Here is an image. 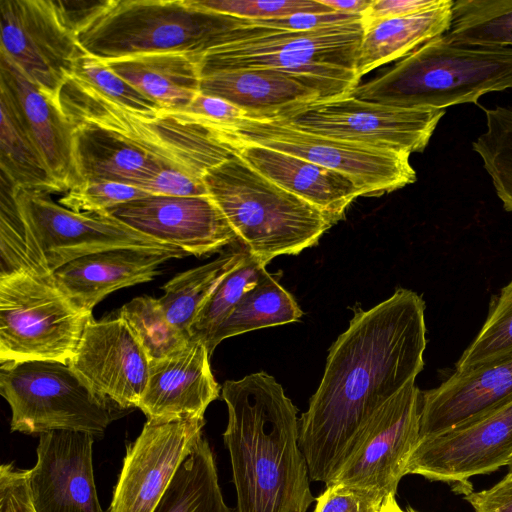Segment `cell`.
Masks as SVG:
<instances>
[{"label":"cell","mask_w":512,"mask_h":512,"mask_svg":"<svg viewBox=\"0 0 512 512\" xmlns=\"http://www.w3.org/2000/svg\"><path fill=\"white\" fill-rule=\"evenodd\" d=\"M422 391L409 382L382 404L363 428L352 452L329 484L396 495L419 441Z\"/></svg>","instance_id":"14"},{"label":"cell","mask_w":512,"mask_h":512,"mask_svg":"<svg viewBox=\"0 0 512 512\" xmlns=\"http://www.w3.org/2000/svg\"><path fill=\"white\" fill-rule=\"evenodd\" d=\"M153 512H233L224 501L214 454L204 437L182 462Z\"/></svg>","instance_id":"32"},{"label":"cell","mask_w":512,"mask_h":512,"mask_svg":"<svg viewBox=\"0 0 512 512\" xmlns=\"http://www.w3.org/2000/svg\"><path fill=\"white\" fill-rule=\"evenodd\" d=\"M58 101L73 127L105 131L195 178L204 179L210 169L237 155L218 129L192 113L136 110L74 76L61 88Z\"/></svg>","instance_id":"4"},{"label":"cell","mask_w":512,"mask_h":512,"mask_svg":"<svg viewBox=\"0 0 512 512\" xmlns=\"http://www.w3.org/2000/svg\"><path fill=\"white\" fill-rule=\"evenodd\" d=\"M182 257L166 251L111 249L79 257L57 269L53 276L57 286L75 306L92 313L108 294L149 282L161 273V264Z\"/></svg>","instance_id":"21"},{"label":"cell","mask_w":512,"mask_h":512,"mask_svg":"<svg viewBox=\"0 0 512 512\" xmlns=\"http://www.w3.org/2000/svg\"><path fill=\"white\" fill-rule=\"evenodd\" d=\"M105 214L188 255L210 254L238 240L209 195H148L119 205Z\"/></svg>","instance_id":"18"},{"label":"cell","mask_w":512,"mask_h":512,"mask_svg":"<svg viewBox=\"0 0 512 512\" xmlns=\"http://www.w3.org/2000/svg\"><path fill=\"white\" fill-rule=\"evenodd\" d=\"M511 460L512 397L444 431L419 438L406 475L465 488L469 478L492 473Z\"/></svg>","instance_id":"15"},{"label":"cell","mask_w":512,"mask_h":512,"mask_svg":"<svg viewBox=\"0 0 512 512\" xmlns=\"http://www.w3.org/2000/svg\"><path fill=\"white\" fill-rule=\"evenodd\" d=\"M508 472H512V460H511V462L508 464Z\"/></svg>","instance_id":"49"},{"label":"cell","mask_w":512,"mask_h":512,"mask_svg":"<svg viewBox=\"0 0 512 512\" xmlns=\"http://www.w3.org/2000/svg\"><path fill=\"white\" fill-rule=\"evenodd\" d=\"M0 53L58 100L84 54L57 1L0 0Z\"/></svg>","instance_id":"13"},{"label":"cell","mask_w":512,"mask_h":512,"mask_svg":"<svg viewBox=\"0 0 512 512\" xmlns=\"http://www.w3.org/2000/svg\"><path fill=\"white\" fill-rule=\"evenodd\" d=\"M448 0H373L362 14L363 26L440 7Z\"/></svg>","instance_id":"45"},{"label":"cell","mask_w":512,"mask_h":512,"mask_svg":"<svg viewBox=\"0 0 512 512\" xmlns=\"http://www.w3.org/2000/svg\"><path fill=\"white\" fill-rule=\"evenodd\" d=\"M303 312L292 295L268 272L248 290L215 331L206 347L211 356L226 338L300 320Z\"/></svg>","instance_id":"31"},{"label":"cell","mask_w":512,"mask_h":512,"mask_svg":"<svg viewBox=\"0 0 512 512\" xmlns=\"http://www.w3.org/2000/svg\"><path fill=\"white\" fill-rule=\"evenodd\" d=\"M118 315L126 321L150 362L171 355L191 339L170 323L159 299L150 296L132 299L123 305Z\"/></svg>","instance_id":"35"},{"label":"cell","mask_w":512,"mask_h":512,"mask_svg":"<svg viewBox=\"0 0 512 512\" xmlns=\"http://www.w3.org/2000/svg\"><path fill=\"white\" fill-rule=\"evenodd\" d=\"M444 114V109L396 107L350 93L272 120L313 134L410 155L426 148Z\"/></svg>","instance_id":"12"},{"label":"cell","mask_w":512,"mask_h":512,"mask_svg":"<svg viewBox=\"0 0 512 512\" xmlns=\"http://www.w3.org/2000/svg\"><path fill=\"white\" fill-rule=\"evenodd\" d=\"M73 76L84 80L103 94L130 108L145 112L161 109L156 103L113 72L103 61L85 52L76 63Z\"/></svg>","instance_id":"40"},{"label":"cell","mask_w":512,"mask_h":512,"mask_svg":"<svg viewBox=\"0 0 512 512\" xmlns=\"http://www.w3.org/2000/svg\"><path fill=\"white\" fill-rule=\"evenodd\" d=\"M322 4L330 7L335 12L345 14H359L370 6L373 0H319Z\"/></svg>","instance_id":"47"},{"label":"cell","mask_w":512,"mask_h":512,"mask_svg":"<svg viewBox=\"0 0 512 512\" xmlns=\"http://www.w3.org/2000/svg\"><path fill=\"white\" fill-rule=\"evenodd\" d=\"M512 397V353L422 391L420 436L444 431Z\"/></svg>","instance_id":"23"},{"label":"cell","mask_w":512,"mask_h":512,"mask_svg":"<svg viewBox=\"0 0 512 512\" xmlns=\"http://www.w3.org/2000/svg\"><path fill=\"white\" fill-rule=\"evenodd\" d=\"M194 4L217 13L246 20H268L297 13L335 12L319 0H193Z\"/></svg>","instance_id":"39"},{"label":"cell","mask_w":512,"mask_h":512,"mask_svg":"<svg viewBox=\"0 0 512 512\" xmlns=\"http://www.w3.org/2000/svg\"><path fill=\"white\" fill-rule=\"evenodd\" d=\"M185 111L219 128L235 125L246 118L245 112L229 101L201 92Z\"/></svg>","instance_id":"44"},{"label":"cell","mask_w":512,"mask_h":512,"mask_svg":"<svg viewBox=\"0 0 512 512\" xmlns=\"http://www.w3.org/2000/svg\"><path fill=\"white\" fill-rule=\"evenodd\" d=\"M512 353V281L501 289L476 338L456 363L455 373H466Z\"/></svg>","instance_id":"36"},{"label":"cell","mask_w":512,"mask_h":512,"mask_svg":"<svg viewBox=\"0 0 512 512\" xmlns=\"http://www.w3.org/2000/svg\"><path fill=\"white\" fill-rule=\"evenodd\" d=\"M266 264L250 254L245 261L231 271L219 284L206 302L191 328V337L209 341L234 307L267 272Z\"/></svg>","instance_id":"37"},{"label":"cell","mask_w":512,"mask_h":512,"mask_svg":"<svg viewBox=\"0 0 512 512\" xmlns=\"http://www.w3.org/2000/svg\"><path fill=\"white\" fill-rule=\"evenodd\" d=\"M0 394L11 408V431L29 435L64 430L97 439L130 411L95 392L68 364L55 361L2 363Z\"/></svg>","instance_id":"9"},{"label":"cell","mask_w":512,"mask_h":512,"mask_svg":"<svg viewBox=\"0 0 512 512\" xmlns=\"http://www.w3.org/2000/svg\"><path fill=\"white\" fill-rule=\"evenodd\" d=\"M216 128L230 144L260 145L340 172L365 197L390 193L417 179L409 154L313 134L278 120L245 118L235 125Z\"/></svg>","instance_id":"11"},{"label":"cell","mask_w":512,"mask_h":512,"mask_svg":"<svg viewBox=\"0 0 512 512\" xmlns=\"http://www.w3.org/2000/svg\"><path fill=\"white\" fill-rule=\"evenodd\" d=\"M248 254L244 247L226 251L215 260L184 271L168 281L162 287L164 295L159 302L170 323L191 336L192 325L206 302Z\"/></svg>","instance_id":"30"},{"label":"cell","mask_w":512,"mask_h":512,"mask_svg":"<svg viewBox=\"0 0 512 512\" xmlns=\"http://www.w3.org/2000/svg\"><path fill=\"white\" fill-rule=\"evenodd\" d=\"M200 92L222 98L246 118L272 120L295 109L328 99L307 81L273 69L216 71L201 75Z\"/></svg>","instance_id":"24"},{"label":"cell","mask_w":512,"mask_h":512,"mask_svg":"<svg viewBox=\"0 0 512 512\" xmlns=\"http://www.w3.org/2000/svg\"><path fill=\"white\" fill-rule=\"evenodd\" d=\"M454 1L419 13L379 20L363 26L357 57L359 79L372 70L404 58L423 44L447 33Z\"/></svg>","instance_id":"27"},{"label":"cell","mask_w":512,"mask_h":512,"mask_svg":"<svg viewBox=\"0 0 512 512\" xmlns=\"http://www.w3.org/2000/svg\"><path fill=\"white\" fill-rule=\"evenodd\" d=\"M0 83L14 96L27 128L63 194L81 184L74 154L75 129L59 101L30 81L2 53Z\"/></svg>","instance_id":"22"},{"label":"cell","mask_w":512,"mask_h":512,"mask_svg":"<svg viewBox=\"0 0 512 512\" xmlns=\"http://www.w3.org/2000/svg\"><path fill=\"white\" fill-rule=\"evenodd\" d=\"M236 512H307L316 501L299 446L297 408L276 379L256 372L222 386Z\"/></svg>","instance_id":"2"},{"label":"cell","mask_w":512,"mask_h":512,"mask_svg":"<svg viewBox=\"0 0 512 512\" xmlns=\"http://www.w3.org/2000/svg\"><path fill=\"white\" fill-rule=\"evenodd\" d=\"M0 512H37L29 491L28 470L1 465Z\"/></svg>","instance_id":"43"},{"label":"cell","mask_w":512,"mask_h":512,"mask_svg":"<svg viewBox=\"0 0 512 512\" xmlns=\"http://www.w3.org/2000/svg\"><path fill=\"white\" fill-rule=\"evenodd\" d=\"M204 342L196 337L171 355L150 362L146 390L139 409L147 419L204 417L220 387Z\"/></svg>","instance_id":"20"},{"label":"cell","mask_w":512,"mask_h":512,"mask_svg":"<svg viewBox=\"0 0 512 512\" xmlns=\"http://www.w3.org/2000/svg\"><path fill=\"white\" fill-rule=\"evenodd\" d=\"M381 512H387V508H386L385 502H384V506H383V509H382Z\"/></svg>","instance_id":"50"},{"label":"cell","mask_w":512,"mask_h":512,"mask_svg":"<svg viewBox=\"0 0 512 512\" xmlns=\"http://www.w3.org/2000/svg\"><path fill=\"white\" fill-rule=\"evenodd\" d=\"M508 88H512V49L459 45L441 36L351 94L396 107L445 110L478 104L484 94Z\"/></svg>","instance_id":"6"},{"label":"cell","mask_w":512,"mask_h":512,"mask_svg":"<svg viewBox=\"0 0 512 512\" xmlns=\"http://www.w3.org/2000/svg\"><path fill=\"white\" fill-rule=\"evenodd\" d=\"M68 365L95 392L126 410L138 408L150 361L121 317L87 323Z\"/></svg>","instance_id":"17"},{"label":"cell","mask_w":512,"mask_h":512,"mask_svg":"<svg viewBox=\"0 0 512 512\" xmlns=\"http://www.w3.org/2000/svg\"><path fill=\"white\" fill-rule=\"evenodd\" d=\"M208 195L238 241L264 264L295 255L319 241L334 220L319 208L273 183L238 155L204 176Z\"/></svg>","instance_id":"7"},{"label":"cell","mask_w":512,"mask_h":512,"mask_svg":"<svg viewBox=\"0 0 512 512\" xmlns=\"http://www.w3.org/2000/svg\"><path fill=\"white\" fill-rule=\"evenodd\" d=\"M149 195L170 197L206 196L204 179L195 178L173 167H163L139 186Z\"/></svg>","instance_id":"42"},{"label":"cell","mask_w":512,"mask_h":512,"mask_svg":"<svg viewBox=\"0 0 512 512\" xmlns=\"http://www.w3.org/2000/svg\"><path fill=\"white\" fill-rule=\"evenodd\" d=\"M486 131L472 143L506 211L512 212V109H485Z\"/></svg>","instance_id":"34"},{"label":"cell","mask_w":512,"mask_h":512,"mask_svg":"<svg viewBox=\"0 0 512 512\" xmlns=\"http://www.w3.org/2000/svg\"><path fill=\"white\" fill-rule=\"evenodd\" d=\"M13 196H1L0 277L16 272L53 277L79 257L119 248L188 255L108 214L72 211L48 193L14 187Z\"/></svg>","instance_id":"3"},{"label":"cell","mask_w":512,"mask_h":512,"mask_svg":"<svg viewBox=\"0 0 512 512\" xmlns=\"http://www.w3.org/2000/svg\"><path fill=\"white\" fill-rule=\"evenodd\" d=\"M1 176L14 187L63 193L35 144L9 89L0 83Z\"/></svg>","instance_id":"29"},{"label":"cell","mask_w":512,"mask_h":512,"mask_svg":"<svg viewBox=\"0 0 512 512\" xmlns=\"http://www.w3.org/2000/svg\"><path fill=\"white\" fill-rule=\"evenodd\" d=\"M93 318L75 306L53 277L16 272L0 277V363L68 364Z\"/></svg>","instance_id":"10"},{"label":"cell","mask_w":512,"mask_h":512,"mask_svg":"<svg viewBox=\"0 0 512 512\" xmlns=\"http://www.w3.org/2000/svg\"><path fill=\"white\" fill-rule=\"evenodd\" d=\"M199 57L193 53L164 52L103 62L160 108L185 110L200 93Z\"/></svg>","instance_id":"26"},{"label":"cell","mask_w":512,"mask_h":512,"mask_svg":"<svg viewBox=\"0 0 512 512\" xmlns=\"http://www.w3.org/2000/svg\"><path fill=\"white\" fill-rule=\"evenodd\" d=\"M444 39L469 46L512 49V0H457Z\"/></svg>","instance_id":"33"},{"label":"cell","mask_w":512,"mask_h":512,"mask_svg":"<svg viewBox=\"0 0 512 512\" xmlns=\"http://www.w3.org/2000/svg\"><path fill=\"white\" fill-rule=\"evenodd\" d=\"M204 417L147 419L126 450L106 512H153L203 437Z\"/></svg>","instance_id":"16"},{"label":"cell","mask_w":512,"mask_h":512,"mask_svg":"<svg viewBox=\"0 0 512 512\" xmlns=\"http://www.w3.org/2000/svg\"><path fill=\"white\" fill-rule=\"evenodd\" d=\"M95 440L84 432L64 430L39 436L37 460L28 470L37 512H104L94 479Z\"/></svg>","instance_id":"19"},{"label":"cell","mask_w":512,"mask_h":512,"mask_svg":"<svg viewBox=\"0 0 512 512\" xmlns=\"http://www.w3.org/2000/svg\"><path fill=\"white\" fill-rule=\"evenodd\" d=\"M386 498L384 494L366 488L329 484L316 497L313 512H381Z\"/></svg>","instance_id":"41"},{"label":"cell","mask_w":512,"mask_h":512,"mask_svg":"<svg viewBox=\"0 0 512 512\" xmlns=\"http://www.w3.org/2000/svg\"><path fill=\"white\" fill-rule=\"evenodd\" d=\"M248 20L193 0H102L76 31L81 49L101 61L164 52L202 55L226 44Z\"/></svg>","instance_id":"5"},{"label":"cell","mask_w":512,"mask_h":512,"mask_svg":"<svg viewBox=\"0 0 512 512\" xmlns=\"http://www.w3.org/2000/svg\"><path fill=\"white\" fill-rule=\"evenodd\" d=\"M237 155L258 173L319 208L336 223L362 196L346 175L297 156L255 144L233 143Z\"/></svg>","instance_id":"25"},{"label":"cell","mask_w":512,"mask_h":512,"mask_svg":"<svg viewBox=\"0 0 512 512\" xmlns=\"http://www.w3.org/2000/svg\"><path fill=\"white\" fill-rule=\"evenodd\" d=\"M149 194L142 189L114 181H84L59 198L58 203L75 212L105 214L109 210Z\"/></svg>","instance_id":"38"},{"label":"cell","mask_w":512,"mask_h":512,"mask_svg":"<svg viewBox=\"0 0 512 512\" xmlns=\"http://www.w3.org/2000/svg\"><path fill=\"white\" fill-rule=\"evenodd\" d=\"M426 332L425 302L409 289L354 310L299 418V446L312 481L328 484L374 412L416 380L424 367Z\"/></svg>","instance_id":"1"},{"label":"cell","mask_w":512,"mask_h":512,"mask_svg":"<svg viewBox=\"0 0 512 512\" xmlns=\"http://www.w3.org/2000/svg\"><path fill=\"white\" fill-rule=\"evenodd\" d=\"M74 129V154L81 183L107 180L139 188L167 166L105 131L87 126Z\"/></svg>","instance_id":"28"},{"label":"cell","mask_w":512,"mask_h":512,"mask_svg":"<svg viewBox=\"0 0 512 512\" xmlns=\"http://www.w3.org/2000/svg\"><path fill=\"white\" fill-rule=\"evenodd\" d=\"M362 18L309 31L255 32L245 25L237 41L199 57L201 75L240 69H273L314 85L330 99L350 94L360 82L357 57Z\"/></svg>","instance_id":"8"},{"label":"cell","mask_w":512,"mask_h":512,"mask_svg":"<svg viewBox=\"0 0 512 512\" xmlns=\"http://www.w3.org/2000/svg\"><path fill=\"white\" fill-rule=\"evenodd\" d=\"M474 512H512V472L492 487L464 494Z\"/></svg>","instance_id":"46"},{"label":"cell","mask_w":512,"mask_h":512,"mask_svg":"<svg viewBox=\"0 0 512 512\" xmlns=\"http://www.w3.org/2000/svg\"><path fill=\"white\" fill-rule=\"evenodd\" d=\"M385 505L387 512H416L412 509L402 510L396 501L395 495H389L385 500Z\"/></svg>","instance_id":"48"}]
</instances>
